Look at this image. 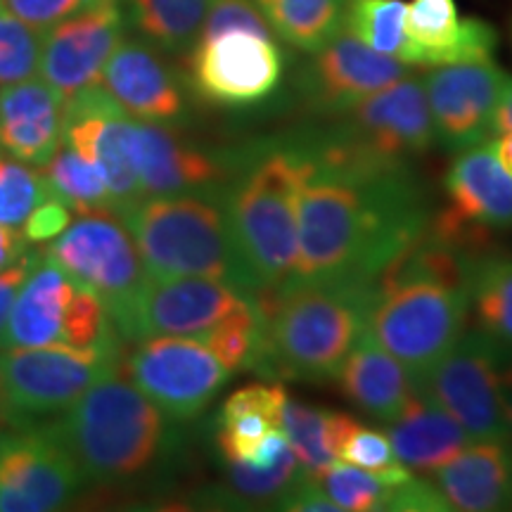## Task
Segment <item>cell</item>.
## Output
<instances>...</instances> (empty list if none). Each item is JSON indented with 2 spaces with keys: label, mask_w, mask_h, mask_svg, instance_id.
Returning <instances> with one entry per match:
<instances>
[{
  "label": "cell",
  "mask_w": 512,
  "mask_h": 512,
  "mask_svg": "<svg viewBox=\"0 0 512 512\" xmlns=\"http://www.w3.org/2000/svg\"><path fill=\"white\" fill-rule=\"evenodd\" d=\"M259 337V316H256L252 299V306L221 320L219 325H214L197 339H202L204 347L219 358L230 373H238V370L249 373L254 366L256 351H259Z\"/></svg>",
  "instance_id": "cell-36"
},
{
  "label": "cell",
  "mask_w": 512,
  "mask_h": 512,
  "mask_svg": "<svg viewBox=\"0 0 512 512\" xmlns=\"http://www.w3.org/2000/svg\"><path fill=\"white\" fill-rule=\"evenodd\" d=\"M121 375L133 382L169 420L190 422L226 387L230 370L197 337L138 339L121 356Z\"/></svg>",
  "instance_id": "cell-11"
},
{
  "label": "cell",
  "mask_w": 512,
  "mask_h": 512,
  "mask_svg": "<svg viewBox=\"0 0 512 512\" xmlns=\"http://www.w3.org/2000/svg\"><path fill=\"white\" fill-rule=\"evenodd\" d=\"M344 31L377 53L418 67L408 36V3L403 0H347Z\"/></svg>",
  "instance_id": "cell-32"
},
{
  "label": "cell",
  "mask_w": 512,
  "mask_h": 512,
  "mask_svg": "<svg viewBox=\"0 0 512 512\" xmlns=\"http://www.w3.org/2000/svg\"><path fill=\"white\" fill-rule=\"evenodd\" d=\"M124 29L121 0H105L62 19L43 34L38 74L64 98L98 86L107 60L124 41Z\"/></svg>",
  "instance_id": "cell-19"
},
{
  "label": "cell",
  "mask_w": 512,
  "mask_h": 512,
  "mask_svg": "<svg viewBox=\"0 0 512 512\" xmlns=\"http://www.w3.org/2000/svg\"><path fill=\"white\" fill-rule=\"evenodd\" d=\"M29 254V242L24 238L22 228L0 223V273L17 266Z\"/></svg>",
  "instance_id": "cell-46"
},
{
  "label": "cell",
  "mask_w": 512,
  "mask_h": 512,
  "mask_svg": "<svg viewBox=\"0 0 512 512\" xmlns=\"http://www.w3.org/2000/svg\"><path fill=\"white\" fill-rule=\"evenodd\" d=\"M337 460L361 467V470L377 472V475H387L401 467L387 434L373 430V427H363L361 422L339 444Z\"/></svg>",
  "instance_id": "cell-38"
},
{
  "label": "cell",
  "mask_w": 512,
  "mask_h": 512,
  "mask_svg": "<svg viewBox=\"0 0 512 512\" xmlns=\"http://www.w3.org/2000/svg\"><path fill=\"white\" fill-rule=\"evenodd\" d=\"M5 425H12V418H10V413H8V406H5L3 389H0V430H3Z\"/></svg>",
  "instance_id": "cell-50"
},
{
  "label": "cell",
  "mask_w": 512,
  "mask_h": 512,
  "mask_svg": "<svg viewBox=\"0 0 512 512\" xmlns=\"http://www.w3.org/2000/svg\"><path fill=\"white\" fill-rule=\"evenodd\" d=\"M470 311L477 332L489 339L503 358L512 363V252L489 247L475 259L470 278Z\"/></svg>",
  "instance_id": "cell-28"
},
{
  "label": "cell",
  "mask_w": 512,
  "mask_h": 512,
  "mask_svg": "<svg viewBox=\"0 0 512 512\" xmlns=\"http://www.w3.org/2000/svg\"><path fill=\"white\" fill-rule=\"evenodd\" d=\"M408 36L418 67L494 60L498 31L479 17H460L456 0H411Z\"/></svg>",
  "instance_id": "cell-23"
},
{
  "label": "cell",
  "mask_w": 512,
  "mask_h": 512,
  "mask_svg": "<svg viewBox=\"0 0 512 512\" xmlns=\"http://www.w3.org/2000/svg\"><path fill=\"white\" fill-rule=\"evenodd\" d=\"M83 484L79 465L50 427L0 432V512L62 510Z\"/></svg>",
  "instance_id": "cell-14"
},
{
  "label": "cell",
  "mask_w": 512,
  "mask_h": 512,
  "mask_svg": "<svg viewBox=\"0 0 512 512\" xmlns=\"http://www.w3.org/2000/svg\"><path fill=\"white\" fill-rule=\"evenodd\" d=\"M387 437L396 458L411 472H432L456 458L472 439L456 420L420 387L392 422H387Z\"/></svg>",
  "instance_id": "cell-27"
},
{
  "label": "cell",
  "mask_w": 512,
  "mask_h": 512,
  "mask_svg": "<svg viewBox=\"0 0 512 512\" xmlns=\"http://www.w3.org/2000/svg\"><path fill=\"white\" fill-rule=\"evenodd\" d=\"M36 261H38L36 254H27L17 266H12L8 271L0 273V332L5 328V320H8V313L12 309V302H15L19 287H22L24 278H27Z\"/></svg>",
  "instance_id": "cell-45"
},
{
  "label": "cell",
  "mask_w": 512,
  "mask_h": 512,
  "mask_svg": "<svg viewBox=\"0 0 512 512\" xmlns=\"http://www.w3.org/2000/svg\"><path fill=\"white\" fill-rule=\"evenodd\" d=\"M124 349H74L64 344L0 349V389L12 425L64 413L95 382L117 373Z\"/></svg>",
  "instance_id": "cell-8"
},
{
  "label": "cell",
  "mask_w": 512,
  "mask_h": 512,
  "mask_svg": "<svg viewBox=\"0 0 512 512\" xmlns=\"http://www.w3.org/2000/svg\"><path fill=\"white\" fill-rule=\"evenodd\" d=\"M275 510H290V512H339L335 503L330 501V496L325 494L323 486H320L318 477H313L311 472H306L302 467L297 479H294L290 489L275 503Z\"/></svg>",
  "instance_id": "cell-43"
},
{
  "label": "cell",
  "mask_w": 512,
  "mask_h": 512,
  "mask_svg": "<svg viewBox=\"0 0 512 512\" xmlns=\"http://www.w3.org/2000/svg\"><path fill=\"white\" fill-rule=\"evenodd\" d=\"M233 29H245L256 31V34L273 36V31L268 29V24L264 22V17L259 15V10H256L252 0H216V3L211 5L207 19H204L200 38L216 36ZM200 38H197V41H200Z\"/></svg>",
  "instance_id": "cell-40"
},
{
  "label": "cell",
  "mask_w": 512,
  "mask_h": 512,
  "mask_svg": "<svg viewBox=\"0 0 512 512\" xmlns=\"http://www.w3.org/2000/svg\"><path fill=\"white\" fill-rule=\"evenodd\" d=\"M43 34L22 22L0 0V88L34 79L41 67Z\"/></svg>",
  "instance_id": "cell-35"
},
{
  "label": "cell",
  "mask_w": 512,
  "mask_h": 512,
  "mask_svg": "<svg viewBox=\"0 0 512 512\" xmlns=\"http://www.w3.org/2000/svg\"><path fill=\"white\" fill-rule=\"evenodd\" d=\"M358 425L347 413L309 406L287 396L280 411V427L290 439L299 465L313 477L323 475L337 460V448L344 437Z\"/></svg>",
  "instance_id": "cell-30"
},
{
  "label": "cell",
  "mask_w": 512,
  "mask_h": 512,
  "mask_svg": "<svg viewBox=\"0 0 512 512\" xmlns=\"http://www.w3.org/2000/svg\"><path fill=\"white\" fill-rule=\"evenodd\" d=\"M69 223H72V211L64 207L62 202L50 197V200L38 204L27 219H24L22 233L29 245H38V242L55 240Z\"/></svg>",
  "instance_id": "cell-44"
},
{
  "label": "cell",
  "mask_w": 512,
  "mask_h": 512,
  "mask_svg": "<svg viewBox=\"0 0 512 512\" xmlns=\"http://www.w3.org/2000/svg\"><path fill=\"white\" fill-rule=\"evenodd\" d=\"M50 200V190L41 171L24 162L0 159V223L22 226L38 204Z\"/></svg>",
  "instance_id": "cell-37"
},
{
  "label": "cell",
  "mask_w": 512,
  "mask_h": 512,
  "mask_svg": "<svg viewBox=\"0 0 512 512\" xmlns=\"http://www.w3.org/2000/svg\"><path fill=\"white\" fill-rule=\"evenodd\" d=\"M387 510L392 512H448L451 505L437 489L432 479L408 477L394 484L387 498Z\"/></svg>",
  "instance_id": "cell-42"
},
{
  "label": "cell",
  "mask_w": 512,
  "mask_h": 512,
  "mask_svg": "<svg viewBox=\"0 0 512 512\" xmlns=\"http://www.w3.org/2000/svg\"><path fill=\"white\" fill-rule=\"evenodd\" d=\"M287 399V392L283 384L278 382H259L242 387L238 392H233L221 406V411L216 418H233V415H247V413H259L266 415L268 420H273L280 427V411H283V403Z\"/></svg>",
  "instance_id": "cell-39"
},
{
  "label": "cell",
  "mask_w": 512,
  "mask_h": 512,
  "mask_svg": "<svg viewBox=\"0 0 512 512\" xmlns=\"http://www.w3.org/2000/svg\"><path fill=\"white\" fill-rule=\"evenodd\" d=\"M304 150L297 190V283H375L430 226L434 204L415 166L351 159L316 121L294 128Z\"/></svg>",
  "instance_id": "cell-1"
},
{
  "label": "cell",
  "mask_w": 512,
  "mask_h": 512,
  "mask_svg": "<svg viewBox=\"0 0 512 512\" xmlns=\"http://www.w3.org/2000/svg\"><path fill=\"white\" fill-rule=\"evenodd\" d=\"M259 351L249 373L266 380L335 382L368 328L373 283H297L254 294Z\"/></svg>",
  "instance_id": "cell-2"
},
{
  "label": "cell",
  "mask_w": 512,
  "mask_h": 512,
  "mask_svg": "<svg viewBox=\"0 0 512 512\" xmlns=\"http://www.w3.org/2000/svg\"><path fill=\"white\" fill-rule=\"evenodd\" d=\"M503 399H505V425H508V441L512 444V363L503 373Z\"/></svg>",
  "instance_id": "cell-49"
},
{
  "label": "cell",
  "mask_w": 512,
  "mask_h": 512,
  "mask_svg": "<svg viewBox=\"0 0 512 512\" xmlns=\"http://www.w3.org/2000/svg\"><path fill=\"white\" fill-rule=\"evenodd\" d=\"M501 131H512V76L510 74H508V81H505V88L501 93V100H498L496 117H494V136Z\"/></svg>",
  "instance_id": "cell-47"
},
{
  "label": "cell",
  "mask_w": 512,
  "mask_h": 512,
  "mask_svg": "<svg viewBox=\"0 0 512 512\" xmlns=\"http://www.w3.org/2000/svg\"><path fill=\"white\" fill-rule=\"evenodd\" d=\"M48 427L93 484L145 475L169 444V418L121 370L95 382Z\"/></svg>",
  "instance_id": "cell-5"
},
{
  "label": "cell",
  "mask_w": 512,
  "mask_h": 512,
  "mask_svg": "<svg viewBox=\"0 0 512 512\" xmlns=\"http://www.w3.org/2000/svg\"><path fill=\"white\" fill-rule=\"evenodd\" d=\"M50 197L62 202L74 214H98L114 211L112 192L107 188L105 176L93 162L81 157L74 147L60 145V150L41 166Z\"/></svg>",
  "instance_id": "cell-33"
},
{
  "label": "cell",
  "mask_w": 512,
  "mask_h": 512,
  "mask_svg": "<svg viewBox=\"0 0 512 512\" xmlns=\"http://www.w3.org/2000/svg\"><path fill=\"white\" fill-rule=\"evenodd\" d=\"M15 15L27 22L29 27L46 31L62 19L76 15V12L93 8L105 0H3Z\"/></svg>",
  "instance_id": "cell-41"
},
{
  "label": "cell",
  "mask_w": 512,
  "mask_h": 512,
  "mask_svg": "<svg viewBox=\"0 0 512 512\" xmlns=\"http://www.w3.org/2000/svg\"><path fill=\"white\" fill-rule=\"evenodd\" d=\"M510 38H512V22H510Z\"/></svg>",
  "instance_id": "cell-51"
},
{
  "label": "cell",
  "mask_w": 512,
  "mask_h": 512,
  "mask_svg": "<svg viewBox=\"0 0 512 512\" xmlns=\"http://www.w3.org/2000/svg\"><path fill=\"white\" fill-rule=\"evenodd\" d=\"M46 256L105 304L121 335L147 283L138 247L124 221L114 211L83 214L50 240Z\"/></svg>",
  "instance_id": "cell-9"
},
{
  "label": "cell",
  "mask_w": 512,
  "mask_h": 512,
  "mask_svg": "<svg viewBox=\"0 0 512 512\" xmlns=\"http://www.w3.org/2000/svg\"><path fill=\"white\" fill-rule=\"evenodd\" d=\"M444 209L463 226L494 240L512 230V176L494 155L491 140L456 152L444 176Z\"/></svg>",
  "instance_id": "cell-21"
},
{
  "label": "cell",
  "mask_w": 512,
  "mask_h": 512,
  "mask_svg": "<svg viewBox=\"0 0 512 512\" xmlns=\"http://www.w3.org/2000/svg\"><path fill=\"white\" fill-rule=\"evenodd\" d=\"M100 86L140 121L178 126L188 117V93L174 69L140 41H121L102 69Z\"/></svg>",
  "instance_id": "cell-20"
},
{
  "label": "cell",
  "mask_w": 512,
  "mask_h": 512,
  "mask_svg": "<svg viewBox=\"0 0 512 512\" xmlns=\"http://www.w3.org/2000/svg\"><path fill=\"white\" fill-rule=\"evenodd\" d=\"M503 358L482 332L470 330L441 356L418 387L458 422L472 441H508Z\"/></svg>",
  "instance_id": "cell-12"
},
{
  "label": "cell",
  "mask_w": 512,
  "mask_h": 512,
  "mask_svg": "<svg viewBox=\"0 0 512 512\" xmlns=\"http://www.w3.org/2000/svg\"><path fill=\"white\" fill-rule=\"evenodd\" d=\"M437 143L448 152L486 143L494 136V117L508 74L494 60L432 67L422 76Z\"/></svg>",
  "instance_id": "cell-17"
},
{
  "label": "cell",
  "mask_w": 512,
  "mask_h": 512,
  "mask_svg": "<svg viewBox=\"0 0 512 512\" xmlns=\"http://www.w3.org/2000/svg\"><path fill=\"white\" fill-rule=\"evenodd\" d=\"M408 74L413 67L342 31L294 69L292 102L313 121L335 119Z\"/></svg>",
  "instance_id": "cell-13"
},
{
  "label": "cell",
  "mask_w": 512,
  "mask_h": 512,
  "mask_svg": "<svg viewBox=\"0 0 512 512\" xmlns=\"http://www.w3.org/2000/svg\"><path fill=\"white\" fill-rule=\"evenodd\" d=\"M131 119V114L100 83L64 100L62 143L74 147L81 157H86L102 171L107 188L112 192L114 214L143 200L131 155H128Z\"/></svg>",
  "instance_id": "cell-18"
},
{
  "label": "cell",
  "mask_w": 512,
  "mask_h": 512,
  "mask_svg": "<svg viewBox=\"0 0 512 512\" xmlns=\"http://www.w3.org/2000/svg\"><path fill=\"white\" fill-rule=\"evenodd\" d=\"M147 278H214L249 297L261 292L235 242L223 188L150 195L119 211Z\"/></svg>",
  "instance_id": "cell-4"
},
{
  "label": "cell",
  "mask_w": 512,
  "mask_h": 512,
  "mask_svg": "<svg viewBox=\"0 0 512 512\" xmlns=\"http://www.w3.org/2000/svg\"><path fill=\"white\" fill-rule=\"evenodd\" d=\"M278 41L311 55L344 31L347 0H252Z\"/></svg>",
  "instance_id": "cell-29"
},
{
  "label": "cell",
  "mask_w": 512,
  "mask_h": 512,
  "mask_svg": "<svg viewBox=\"0 0 512 512\" xmlns=\"http://www.w3.org/2000/svg\"><path fill=\"white\" fill-rule=\"evenodd\" d=\"M74 290L72 275L48 256H38L12 302L0 332V349L64 344V320Z\"/></svg>",
  "instance_id": "cell-24"
},
{
  "label": "cell",
  "mask_w": 512,
  "mask_h": 512,
  "mask_svg": "<svg viewBox=\"0 0 512 512\" xmlns=\"http://www.w3.org/2000/svg\"><path fill=\"white\" fill-rule=\"evenodd\" d=\"M252 306V297L214 278H147L121 337H200L235 313Z\"/></svg>",
  "instance_id": "cell-15"
},
{
  "label": "cell",
  "mask_w": 512,
  "mask_h": 512,
  "mask_svg": "<svg viewBox=\"0 0 512 512\" xmlns=\"http://www.w3.org/2000/svg\"><path fill=\"white\" fill-rule=\"evenodd\" d=\"M413 472L408 467H396L387 475L361 470V467L335 460L323 475L318 477L320 486L330 501L337 505L339 512H375L387 510V498L394 484L411 477Z\"/></svg>",
  "instance_id": "cell-34"
},
{
  "label": "cell",
  "mask_w": 512,
  "mask_h": 512,
  "mask_svg": "<svg viewBox=\"0 0 512 512\" xmlns=\"http://www.w3.org/2000/svg\"><path fill=\"white\" fill-rule=\"evenodd\" d=\"M285 50L271 34L233 29L200 38L190 50V86L223 110H256L285 83Z\"/></svg>",
  "instance_id": "cell-10"
},
{
  "label": "cell",
  "mask_w": 512,
  "mask_h": 512,
  "mask_svg": "<svg viewBox=\"0 0 512 512\" xmlns=\"http://www.w3.org/2000/svg\"><path fill=\"white\" fill-rule=\"evenodd\" d=\"M335 382L358 413L382 425L401 413L415 389L408 370L370 335L368 328L356 339Z\"/></svg>",
  "instance_id": "cell-26"
},
{
  "label": "cell",
  "mask_w": 512,
  "mask_h": 512,
  "mask_svg": "<svg viewBox=\"0 0 512 512\" xmlns=\"http://www.w3.org/2000/svg\"><path fill=\"white\" fill-rule=\"evenodd\" d=\"M470 292L434 280L373 283L368 332L408 370L415 387L463 337Z\"/></svg>",
  "instance_id": "cell-6"
},
{
  "label": "cell",
  "mask_w": 512,
  "mask_h": 512,
  "mask_svg": "<svg viewBox=\"0 0 512 512\" xmlns=\"http://www.w3.org/2000/svg\"><path fill=\"white\" fill-rule=\"evenodd\" d=\"M128 155L143 197L219 190L235 171V147L209 150L171 126L136 117L128 128Z\"/></svg>",
  "instance_id": "cell-16"
},
{
  "label": "cell",
  "mask_w": 512,
  "mask_h": 512,
  "mask_svg": "<svg viewBox=\"0 0 512 512\" xmlns=\"http://www.w3.org/2000/svg\"><path fill=\"white\" fill-rule=\"evenodd\" d=\"M216 0H128V19L164 53H188Z\"/></svg>",
  "instance_id": "cell-31"
},
{
  "label": "cell",
  "mask_w": 512,
  "mask_h": 512,
  "mask_svg": "<svg viewBox=\"0 0 512 512\" xmlns=\"http://www.w3.org/2000/svg\"><path fill=\"white\" fill-rule=\"evenodd\" d=\"M304 150L297 133L235 147V171L223 202L249 271L261 290L285 285L297 266V190Z\"/></svg>",
  "instance_id": "cell-3"
},
{
  "label": "cell",
  "mask_w": 512,
  "mask_h": 512,
  "mask_svg": "<svg viewBox=\"0 0 512 512\" xmlns=\"http://www.w3.org/2000/svg\"><path fill=\"white\" fill-rule=\"evenodd\" d=\"M491 147H494V155L508 174L512 176V131H501L491 138Z\"/></svg>",
  "instance_id": "cell-48"
},
{
  "label": "cell",
  "mask_w": 512,
  "mask_h": 512,
  "mask_svg": "<svg viewBox=\"0 0 512 512\" xmlns=\"http://www.w3.org/2000/svg\"><path fill=\"white\" fill-rule=\"evenodd\" d=\"M64 100L36 76L0 88V150L41 169L62 145Z\"/></svg>",
  "instance_id": "cell-22"
},
{
  "label": "cell",
  "mask_w": 512,
  "mask_h": 512,
  "mask_svg": "<svg viewBox=\"0 0 512 512\" xmlns=\"http://www.w3.org/2000/svg\"><path fill=\"white\" fill-rule=\"evenodd\" d=\"M432 482L451 510H512V444L472 441L456 458L432 472Z\"/></svg>",
  "instance_id": "cell-25"
},
{
  "label": "cell",
  "mask_w": 512,
  "mask_h": 512,
  "mask_svg": "<svg viewBox=\"0 0 512 512\" xmlns=\"http://www.w3.org/2000/svg\"><path fill=\"white\" fill-rule=\"evenodd\" d=\"M342 155L384 166H415L437 143L422 76H403L335 119L316 121Z\"/></svg>",
  "instance_id": "cell-7"
}]
</instances>
